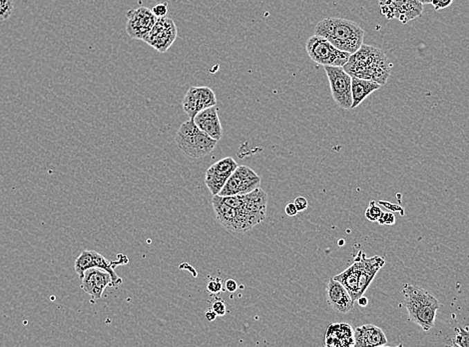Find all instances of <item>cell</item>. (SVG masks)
<instances>
[{
    "instance_id": "cell-1",
    "label": "cell",
    "mask_w": 469,
    "mask_h": 347,
    "mask_svg": "<svg viewBox=\"0 0 469 347\" xmlns=\"http://www.w3.org/2000/svg\"><path fill=\"white\" fill-rule=\"evenodd\" d=\"M342 69L351 78L374 81L383 85L391 76L392 63L382 49L362 44L358 51L351 54L349 62Z\"/></svg>"
},
{
    "instance_id": "cell-2",
    "label": "cell",
    "mask_w": 469,
    "mask_h": 347,
    "mask_svg": "<svg viewBox=\"0 0 469 347\" xmlns=\"http://www.w3.org/2000/svg\"><path fill=\"white\" fill-rule=\"evenodd\" d=\"M315 35L322 36L340 51L351 54L364 44V29L344 18H324L315 26Z\"/></svg>"
},
{
    "instance_id": "cell-3",
    "label": "cell",
    "mask_w": 469,
    "mask_h": 347,
    "mask_svg": "<svg viewBox=\"0 0 469 347\" xmlns=\"http://www.w3.org/2000/svg\"><path fill=\"white\" fill-rule=\"evenodd\" d=\"M385 263V259L380 256L367 258L364 252L360 251L355 263L333 278L342 283L353 301H356L367 292L374 276L378 270L382 269Z\"/></svg>"
},
{
    "instance_id": "cell-4",
    "label": "cell",
    "mask_w": 469,
    "mask_h": 347,
    "mask_svg": "<svg viewBox=\"0 0 469 347\" xmlns=\"http://www.w3.org/2000/svg\"><path fill=\"white\" fill-rule=\"evenodd\" d=\"M403 294L405 295V306L409 312L410 321L425 331L432 330L436 319L437 310L441 308L439 299L425 288L409 283L403 286Z\"/></svg>"
},
{
    "instance_id": "cell-5",
    "label": "cell",
    "mask_w": 469,
    "mask_h": 347,
    "mask_svg": "<svg viewBox=\"0 0 469 347\" xmlns=\"http://www.w3.org/2000/svg\"><path fill=\"white\" fill-rule=\"evenodd\" d=\"M175 141L180 150L192 159H202L210 154L218 143L202 132L193 119L182 123L176 134Z\"/></svg>"
},
{
    "instance_id": "cell-6",
    "label": "cell",
    "mask_w": 469,
    "mask_h": 347,
    "mask_svg": "<svg viewBox=\"0 0 469 347\" xmlns=\"http://www.w3.org/2000/svg\"><path fill=\"white\" fill-rule=\"evenodd\" d=\"M306 51L311 60L322 66L342 67L349 62L351 53L340 51L326 38L313 35L306 40Z\"/></svg>"
},
{
    "instance_id": "cell-7",
    "label": "cell",
    "mask_w": 469,
    "mask_h": 347,
    "mask_svg": "<svg viewBox=\"0 0 469 347\" xmlns=\"http://www.w3.org/2000/svg\"><path fill=\"white\" fill-rule=\"evenodd\" d=\"M328 76L331 96L340 108L351 109L353 94H351V76L340 66H324Z\"/></svg>"
},
{
    "instance_id": "cell-8",
    "label": "cell",
    "mask_w": 469,
    "mask_h": 347,
    "mask_svg": "<svg viewBox=\"0 0 469 347\" xmlns=\"http://www.w3.org/2000/svg\"><path fill=\"white\" fill-rule=\"evenodd\" d=\"M261 186V177L252 168L238 166L221 189L219 196L247 195Z\"/></svg>"
},
{
    "instance_id": "cell-9",
    "label": "cell",
    "mask_w": 469,
    "mask_h": 347,
    "mask_svg": "<svg viewBox=\"0 0 469 347\" xmlns=\"http://www.w3.org/2000/svg\"><path fill=\"white\" fill-rule=\"evenodd\" d=\"M378 3L387 19H396L401 24L416 19L423 12V4L419 0H378Z\"/></svg>"
},
{
    "instance_id": "cell-10",
    "label": "cell",
    "mask_w": 469,
    "mask_h": 347,
    "mask_svg": "<svg viewBox=\"0 0 469 347\" xmlns=\"http://www.w3.org/2000/svg\"><path fill=\"white\" fill-rule=\"evenodd\" d=\"M178 30L175 22L171 18H157L156 24L146 36V44L160 53H165L177 38Z\"/></svg>"
},
{
    "instance_id": "cell-11",
    "label": "cell",
    "mask_w": 469,
    "mask_h": 347,
    "mask_svg": "<svg viewBox=\"0 0 469 347\" xmlns=\"http://www.w3.org/2000/svg\"><path fill=\"white\" fill-rule=\"evenodd\" d=\"M121 263H121V260L108 261L104 256H101L100 253L94 251V250H84L76 259L74 268H75L76 274H78L79 277L82 276L83 274L89 268H100V269L105 270V272H109L110 276H112L113 287H116V286L121 285L122 279L117 276L114 268Z\"/></svg>"
},
{
    "instance_id": "cell-12",
    "label": "cell",
    "mask_w": 469,
    "mask_h": 347,
    "mask_svg": "<svg viewBox=\"0 0 469 347\" xmlns=\"http://www.w3.org/2000/svg\"><path fill=\"white\" fill-rule=\"evenodd\" d=\"M156 21L157 17L153 13L152 9L147 8L131 9L127 12L126 31L132 39L144 40Z\"/></svg>"
},
{
    "instance_id": "cell-13",
    "label": "cell",
    "mask_w": 469,
    "mask_h": 347,
    "mask_svg": "<svg viewBox=\"0 0 469 347\" xmlns=\"http://www.w3.org/2000/svg\"><path fill=\"white\" fill-rule=\"evenodd\" d=\"M217 105L215 92L207 87H191L183 99L182 107L185 114L191 119L201 110Z\"/></svg>"
},
{
    "instance_id": "cell-14",
    "label": "cell",
    "mask_w": 469,
    "mask_h": 347,
    "mask_svg": "<svg viewBox=\"0 0 469 347\" xmlns=\"http://www.w3.org/2000/svg\"><path fill=\"white\" fill-rule=\"evenodd\" d=\"M79 278L81 281V290L90 295L94 301L102 297L107 286L113 287V281L109 272L100 268H89Z\"/></svg>"
},
{
    "instance_id": "cell-15",
    "label": "cell",
    "mask_w": 469,
    "mask_h": 347,
    "mask_svg": "<svg viewBox=\"0 0 469 347\" xmlns=\"http://www.w3.org/2000/svg\"><path fill=\"white\" fill-rule=\"evenodd\" d=\"M237 168L238 163L232 157H226L216 162L207 170L205 184L212 195H219Z\"/></svg>"
},
{
    "instance_id": "cell-16",
    "label": "cell",
    "mask_w": 469,
    "mask_h": 347,
    "mask_svg": "<svg viewBox=\"0 0 469 347\" xmlns=\"http://www.w3.org/2000/svg\"><path fill=\"white\" fill-rule=\"evenodd\" d=\"M212 205H213L214 211H215L216 220L227 231L234 232V233H242L243 232L240 215H239L238 211L236 208L225 204L221 196L219 195H213Z\"/></svg>"
},
{
    "instance_id": "cell-17",
    "label": "cell",
    "mask_w": 469,
    "mask_h": 347,
    "mask_svg": "<svg viewBox=\"0 0 469 347\" xmlns=\"http://www.w3.org/2000/svg\"><path fill=\"white\" fill-rule=\"evenodd\" d=\"M327 301L333 310L340 313L351 312L356 303L346 287L335 278H331L327 285Z\"/></svg>"
},
{
    "instance_id": "cell-18",
    "label": "cell",
    "mask_w": 469,
    "mask_h": 347,
    "mask_svg": "<svg viewBox=\"0 0 469 347\" xmlns=\"http://www.w3.org/2000/svg\"><path fill=\"white\" fill-rule=\"evenodd\" d=\"M193 121L202 132L212 139L217 141L222 139L224 130L219 118L217 105L201 110L199 114L194 117Z\"/></svg>"
},
{
    "instance_id": "cell-19",
    "label": "cell",
    "mask_w": 469,
    "mask_h": 347,
    "mask_svg": "<svg viewBox=\"0 0 469 347\" xmlns=\"http://www.w3.org/2000/svg\"><path fill=\"white\" fill-rule=\"evenodd\" d=\"M353 335L356 347H380L387 344L385 332L374 324H365L356 328Z\"/></svg>"
},
{
    "instance_id": "cell-20",
    "label": "cell",
    "mask_w": 469,
    "mask_h": 347,
    "mask_svg": "<svg viewBox=\"0 0 469 347\" xmlns=\"http://www.w3.org/2000/svg\"><path fill=\"white\" fill-rule=\"evenodd\" d=\"M326 346L331 347L355 346L353 330L348 323H333L326 335Z\"/></svg>"
},
{
    "instance_id": "cell-21",
    "label": "cell",
    "mask_w": 469,
    "mask_h": 347,
    "mask_svg": "<svg viewBox=\"0 0 469 347\" xmlns=\"http://www.w3.org/2000/svg\"><path fill=\"white\" fill-rule=\"evenodd\" d=\"M380 87L382 84L374 81L351 78V94H353L351 109L358 107L369 94L380 89Z\"/></svg>"
},
{
    "instance_id": "cell-22",
    "label": "cell",
    "mask_w": 469,
    "mask_h": 347,
    "mask_svg": "<svg viewBox=\"0 0 469 347\" xmlns=\"http://www.w3.org/2000/svg\"><path fill=\"white\" fill-rule=\"evenodd\" d=\"M454 346L459 347H469V330L455 328Z\"/></svg>"
},
{
    "instance_id": "cell-23",
    "label": "cell",
    "mask_w": 469,
    "mask_h": 347,
    "mask_svg": "<svg viewBox=\"0 0 469 347\" xmlns=\"http://www.w3.org/2000/svg\"><path fill=\"white\" fill-rule=\"evenodd\" d=\"M13 8V0H0V21H4L11 17Z\"/></svg>"
},
{
    "instance_id": "cell-24",
    "label": "cell",
    "mask_w": 469,
    "mask_h": 347,
    "mask_svg": "<svg viewBox=\"0 0 469 347\" xmlns=\"http://www.w3.org/2000/svg\"><path fill=\"white\" fill-rule=\"evenodd\" d=\"M383 211L380 209V206L376 204V202H371L369 204V206L367 207V211H365V217L369 220V222H378L380 220V216H382Z\"/></svg>"
},
{
    "instance_id": "cell-25",
    "label": "cell",
    "mask_w": 469,
    "mask_h": 347,
    "mask_svg": "<svg viewBox=\"0 0 469 347\" xmlns=\"http://www.w3.org/2000/svg\"><path fill=\"white\" fill-rule=\"evenodd\" d=\"M207 290H208L210 294H219L223 290L222 281H221L220 278L211 279L208 283V285H207Z\"/></svg>"
},
{
    "instance_id": "cell-26",
    "label": "cell",
    "mask_w": 469,
    "mask_h": 347,
    "mask_svg": "<svg viewBox=\"0 0 469 347\" xmlns=\"http://www.w3.org/2000/svg\"><path fill=\"white\" fill-rule=\"evenodd\" d=\"M212 310L216 312L218 317H224L227 312L226 304L222 301H216L212 305Z\"/></svg>"
},
{
    "instance_id": "cell-27",
    "label": "cell",
    "mask_w": 469,
    "mask_h": 347,
    "mask_svg": "<svg viewBox=\"0 0 469 347\" xmlns=\"http://www.w3.org/2000/svg\"><path fill=\"white\" fill-rule=\"evenodd\" d=\"M378 222L383 225L394 224L396 223V216L394 215V213H389V211L387 213H383Z\"/></svg>"
},
{
    "instance_id": "cell-28",
    "label": "cell",
    "mask_w": 469,
    "mask_h": 347,
    "mask_svg": "<svg viewBox=\"0 0 469 347\" xmlns=\"http://www.w3.org/2000/svg\"><path fill=\"white\" fill-rule=\"evenodd\" d=\"M152 11L157 18L166 17L167 13H168V6H167L166 2L165 3L158 4L153 8Z\"/></svg>"
},
{
    "instance_id": "cell-29",
    "label": "cell",
    "mask_w": 469,
    "mask_h": 347,
    "mask_svg": "<svg viewBox=\"0 0 469 347\" xmlns=\"http://www.w3.org/2000/svg\"><path fill=\"white\" fill-rule=\"evenodd\" d=\"M294 204L299 213H302V211H306L308 208V200L304 196H299V197L295 198Z\"/></svg>"
},
{
    "instance_id": "cell-30",
    "label": "cell",
    "mask_w": 469,
    "mask_h": 347,
    "mask_svg": "<svg viewBox=\"0 0 469 347\" xmlns=\"http://www.w3.org/2000/svg\"><path fill=\"white\" fill-rule=\"evenodd\" d=\"M452 1L453 0H432V6H434L435 10H441V9L452 6Z\"/></svg>"
},
{
    "instance_id": "cell-31",
    "label": "cell",
    "mask_w": 469,
    "mask_h": 347,
    "mask_svg": "<svg viewBox=\"0 0 469 347\" xmlns=\"http://www.w3.org/2000/svg\"><path fill=\"white\" fill-rule=\"evenodd\" d=\"M285 213H287L288 216L293 217V216L297 215V214L299 213V211H297V207H295L294 202H293V204H287V206H286L285 208Z\"/></svg>"
},
{
    "instance_id": "cell-32",
    "label": "cell",
    "mask_w": 469,
    "mask_h": 347,
    "mask_svg": "<svg viewBox=\"0 0 469 347\" xmlns=\"http://www.w3.org/2000/svg\"><path fill=\"white\" fill-rule=\"evenodd\" d=\"M225 283H226L225 287H226V290H228V292H231V294H233V292H237V288H238V283H237L236 281H234V279H228V281Z\"/></svg>"
},
{
    "instance_id": "cell-33",
    "label": "cell",
    "mask_w": 469,
    "mask_h": 347,
    "mask_svg": "<svg viewBox=\"0 0 469 347\" xmlns=\"http://www.w3.org/2000/svg\"><path fill=\"white\" fill-rule=\"evenodd\" d=\"M218 315L216 314V312H214L213 310H209V312H206V317L207 319H208L209 321H215L216 319H217Z\"/></svg>"
},
{
    "instance_id": "cell-34",
    "label": "cell",
    "mask_w": 469,
    "mask_h": 347,
    "mask_svg": "<svg viewBox=\"0 0 469 347\" xmlns=\"http://www.w3.org/2000/svg\"><path fill=\"white\" fill-rule=\"evenodd\" d=\"M358 305L367 306V303H369V301H367V297H365L364 295H362V297H360V299H358Z\"/></svg>"
},
{
    "instance_id": "cell-35",
    "label": "cell",
    "mask_w": 469,
    "mask_h": 347,
    "mask_svg": "<svg viewBox=\"0 0 469 347\" xmlns=\"http://www.w3.org/2000/svg\"><path fill=\"white\" fill-rule=\"evenodd\" d=\"M432 0H421L423 4H432Z\"/></svg>"
},
{
    "instance_id": "cell-36",
    "label": "cell",
    "mask_w": 469,
    "mask_h": 347,
    "mask_svg": "<svg viewBox=\"0 0 469 347\" xmlns=\"http://www.w3.org/2000/svg\"><path fill=\"white\" fill-rule=\"evenodd\" d=\"M419 1H421V0H419Z\"/></svg>"
}]
</instances>
